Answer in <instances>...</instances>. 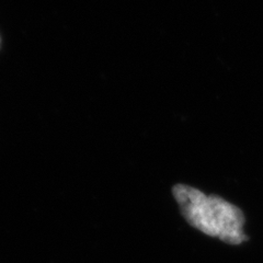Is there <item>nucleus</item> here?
Wrapping results in <instances>:
<instances>
[{
	"label": "nucleus",
	"instance_id": "f257e3e1",
	"mask_svg": "<svg viewBox=\"0 0 263 263\" xmlns=\"http://www.w3.org/2000/svg\"><path fill=\"white\" fill-rule=\"evenodd\" d=\"M172 194L184 219L203 234L229 245L249 240L243 232L242 211L218 195H206L186 184H176Z\"/></svg>",
	"mask_w": 263,
	"mask_h": 263
}]
</instances>
